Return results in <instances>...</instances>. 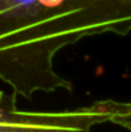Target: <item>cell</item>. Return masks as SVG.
Returning <instances> with one entry per match:
<instances>
[{
  "instance_id": "1",
  "label": "cell",
  "mask_w": 131,
  "mask_h": 132,
  "mask_svg": "<svg viewBox=\"0 0 131 132\" xmlns=\"http://www.w3.org/2000/svg\"><path fill=\"white\" fill-rule=\"evenodd\" d=\"M131 28V0H0V80L17 97L72 92L57 70L62 49Z\"/></svg>"
},
{
  "instance_id": "2",
  "label": "cell",
  "mask_w": 131,
  "mask_h": 132,
  "mask_svg": "<svg viewBox=\"0 0 131 132\" xmlns=\"http://www.w3.org/2000/svg\"><path fill=\"white\" fill-rule=\"evenodd\" d=\"M13 92H0V132H92L114 124L130 129L131 105L117 100H96L90 104L54 111H31L17 105Z\"/></svg>"
}]
</instances>
